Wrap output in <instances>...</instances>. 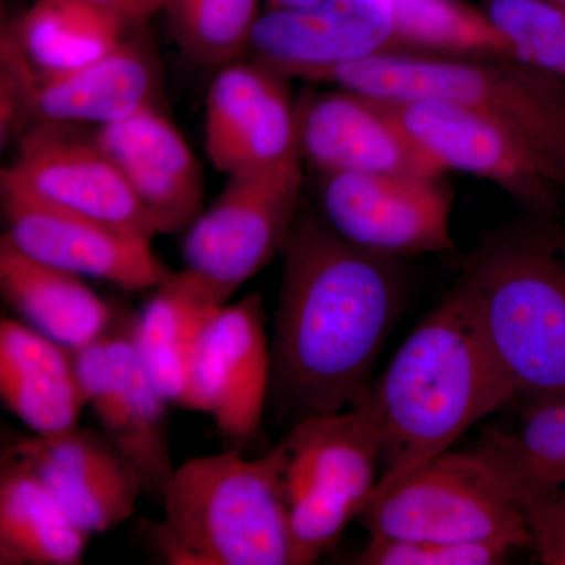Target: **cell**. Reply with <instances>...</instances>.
<instances>
[{"label":"cell","instance_id":"1","mask_svg":"<svg viewBox=\"0 0 565 565\" xmlns=\"http://www.w3.org/2000/svg\"><path fill=\"white\" fill-rule=\"evenodd\" d=\"M281 255L267 408L297 423L360 407L403 310L397 258L349 243L318 215L297 217Z\"/></svg>","mask_w":565,"mask_h":565},{"label":"cell","instance_id":"2","mask_svg":"<svg viewBox=\"0 0 565 565\" xmlns=\"http://www.w3.org/2000/svg\"><path fill=\"white\" fill-rule=\"evenodd\" d=\"M512 401L514 390L497 362L473 288L462 274L371 390L367 404L382 437V473L374 494L449 451L476 423Z\"/></svg>","mask_w":565,"mask_h":565},{"label":"cell","instance_id":"3","mask_svg":"<svg viewBox=\"0 0 565 565\" xmlns=\"http://www.w3.org/2000/svg\"><path fill=\"white\" fill-rule=\"evenodd\" d=\"M247 54L289 79L315 81L382 55L512 51L481 9L463 0H318L259 14Z\"/></svg>","mask_w":565,"mask_h":565},{"label":"cell","instance_id":"4","mask_svg":"<svg viewBox=\"0 0 565 565\" xmlns=\"http://www.w3.org/2000/svg\"><path fill=\"white\" fill-rule=\"evenodd\" d=\"M163 519L148 531L172 565H292L285 451L247 459L237 449L174 468Z\"/></svg>","mask_w":565,"mask_h":565},{"label":"cell","instance_id":"5","mask_svg":"<svg viewBox=\"0 0 565 565\" xmlns=\"http://www.w3.org/2000/svg\"><path fill=\"white\" fill-rule=\"evenodd\" d=\"M315 82L381 102H444L500 122L565 191V79L512 55L394 54L327 71Z\"/></svg>","mask_w":565,"mask_h":565},{"label":"cell","instance_id":"6","mask_svg":"<svg viewBox=\"0 0 565 565\" xmlns=\"http://www.w3.org/2000/svg\"><path fill=\"white\" fill-rule=\"evenodd\" d=\"M497 362L522 403L565 392V255L537 226H511L468 258Z\"/></svg>","mask_w":565,"mask_h":565},{"label":"cell","instance_id":"7","mask_svg":"<svg viewBox=\"0 0 565 565\" xmlns=\"http://www.w3.org/2000/svg\"><path fill=\"white\" fill-rule=\"evenodd\" d=\"M292 565L329 553L377 489L381 427L370 404L307 416L281 438Z\"/></svg>","mask_w":565,"mask_h":565},{"label":"cell","instance_id":"8","mask_svg":"<svg viewBox=\"0 0 565 565\" xmlns=\"http://www.w3.org/2000/svg\"><path fill=\"white\" fill-rule=\"evenodd\" d=\"M360 516L371 537L531 546L522 505L482 449L435 457Z\"/></svg>","mask_w":565,"mask_h":565},{"label":"cell","instance_id":"9","mask_svg":"<svg viewBox=\"0 0 565 565\" xmlns=\"http://www.w3.org/2000/svg\"><path fill=\"white\" fill-rule=\"evenodd\" d=\"M134 323L136 315L115 310L102 337L74 351V360L99 429L132 465L143 492L163 500L174 473L170 403L141 362Z\"/></svg>","mask_w":565,"mask_h":565},{"label":"cell","instance_id":"10","mask_svg":"<svg viewBox=\"0 0 565 565\" xmlns=\"http://www.w3.org/2000/svg\"><path fill=\"white\" fill-rule=\"evenodd\" d=\"M302 184V159L230 174L221 195L188 230L185 267L233 296L281 253L297 221Z\"/></svg>","mask_w":565,"mask_h":565},{"label":"cell","instance_id":"11","mask_svg":"<svg viewBox=\"0 0 565 565\" xmlns=\"http://www.w3.org/2000/svg\"><path fill=\"white\" fill-rule=\"evenodd\" d=\"M322 218L349 243L399 256L449 252L455 195L444 177L329 173L319 189Z\"/></svg>","mask_w":565,"mask_h":565},{"label":"cell","instance_id":"12","mask_svg":"<svg viewBox=\"0 0 565 565\" xmlns=\"http://www.w3.org/2000/svg\"><path fill=\"white\" fill-rule=\"evenodd\" d=\"M73 125L40 122L18 139L17 158L2 170L41 202L74 212L151 244L154 223L109 154Z\"/></svg>","mask_w":565,"mask_h":565},{"label":"cell","instance_id":"13","mask_svg":"<svg viewBox=\"0 0 565 565\" xmlns=\"http://www.w3.org/2000/svg\"><path fill=\"white\" fill-rule=\"evenodd\" d=\"M405 132L444 172L492 182L535 215L556 211L563 189L534 152L500 122L444 102H384Z\"/></svg>","mask_w":565,"mask_h":565},{"label":"cell","instance_id":"14","mask_svg":"<svg viewBox=\"0 0 565 565\" xmlns=\"http://www.w3.org/2000/svg\"><path fill=\"white\" fill-rule=\"evenodd\" d=\"M7 237L36 262L126 291L154 289L170 273L151 244L110 226L41 202L0 174Z\"/></svg>","mask_w":565,"mask_h":565},{"label":"cell","instance_id":"15","mask_svg":"<svg viewBox=\"0 0 565 565\" xmlns=\"http://www.w3.org/2000/svg\"><path fill=\"white\" fill-rule=\"evenodd\" d=\"M288 79L253 61L222 66L204 115V147L218 172H264L302 159Z\"/></svg>","mask_w":565,"mask_h":565},{"label":"cell","instance_id":"16","mask_svg":"<svg viewBox=\"0 0 565 565\" xmlns=\"http://www.w3.org/2000/svg\"><path fill=\"white\" fill-rule=\"evenodd\" d=\"M270 340L262 294H250L214 316L191 366V411L214 419L236 444L262 429L270 393Z\"/></svg>","mask_w":565,"mask_h":565},{"label":"cell","instance_id":"17","mask_svg":"<svg viewBox=\"0 0 565 565\" xmlns=\"http://www.w3.org/2000/svg\"><path fill=\"white\" fill-rule=\"evenodd\" d=\"M39 476L70 519L88 535L114 530L136 512L143 486L102 429L20 438L9 449Z\"/></svg>","mask_w":565,"mask_h":565},{"label":"cell","instance_id":"18","mask_svg":"<svg viewBox=\"0 0 565 565\" xmlns=\"http://www.w3.org/2000/svg\"><path fill=\"white\" fill-rule=\"evenodd\" d=\"M300 156L322 174L445 172L381 99L337 87L297 106Z\"/></svg>","mask_w":565,"mask_h":565},{"label":"cell","instance_id":"19","mask_svg":"<svg viewBox=\"0 0 565 565\" xmlns=\"http://www.w3.org/2000/svg\"><path fill=\"white\" fill-rule=\"evenodd\" d=\"M95 139L120 169L159 234L191 228L204 211L202 169L188 141L158 107L147 106L99 126Z\"/></svg>","mask_w":565,"mask_h":565},{"label":"cell","instance_id":"20","mask_svg":"<svg viewBox=\"0 0 565 565\" xmlns=\"http://www.w3.org/2000/svg\"><path fill=\"white\" fill-rule=\"evenodd\" d=\"M159 79L158 55L150 40L134 31L98 61L62 76L40 77L31 126L57 122L99 128L120 121L156 106Z\"/></svg>","mask_w":565,"mask_h":565},{"label":"cell","instance_id":"21","mask_svg":"<svg viewBox=\"0 0 565 565\" xmlns=\"http://www.w3.org/2000/svg\"><path fill=\"white\" fill-rule=\"evenodd\" d=\"M136 315L134 337L145 367L170 404L191 411V366L204 330L232 294L195 270L169 273Z\"/></svg>","mask_w":565,"mask_h":565},{"label":"cell","instance_id":"22","mask_svg":"<svg viewBox=\"0 0 565 565\" xmlns=\"http://www.w3.org/2000/svg\"><path fill=\"white\" fill-rule=\"evenodd\" d=\"M0 396L41 437L77 426L87 408L74 351L7 318L0 322Z\"/></svg>","mask_w":565,"mask_h":565},{"label":"cell","instance_id":"23","mask_svg":"<svg viewBox=\"0 0 565 565\" xmlns=\"http://www.w3.org/2000/svg\"><path fill=\"white\" fill-rule=\"evenodd\" d=\"M0 291L28 326L70 351L102 337L115 316L79 275L36 262L6 234L0 237Z\"/></svg>","mask_w":565,"mask_h":565},{"label":"cell","instance_id":"24","mask_svg":"<svg viewBox=\"0 0 565 565\" xmlns=\"http://www.w3.org/2000/svg\"><path fill=\"white\" fill-rule=\"evenodd\" d=\"M0 471V564H81L90 535L20 457L7 452Z\"/></svg>","mask_w":565,"mask_h":565},{"label":"cell","instance_id":"25","mask_svg":"<svg viewBox=\"0 0 565 565\" xmlns=\"http://www.w3.org/2000/svg\"><path fill=\"white\" fill-rule=\"evenodd\" d=\"M17 24L41 77L62 76L98 61L134 32L87 0H35Z\"/></svg>","mask_w":565,"mask_h":565},{"label":"cell","instance_id":"26","mask_svg":"<svg viewBox=\"0 0 565 565\" xmlns=\"http://www.w3.org/2000/svg\"><path fill=\"white\" fill-rule=\"evenodd\" d=\"M520 481L565 490V392L523 403L512 433H494L481 446Z\"/></svg>","mask_w":565,"mask_h":565},{"label":"cell","instance_id":"27","mask_svg":"<svg viewBox=\"0 0 565 565\" xmlns=\"http://www.w3.org/2000/svg\"><path fill=\"white\" fill-rule=\"evenodd\" d=\"M169 29L185 58L225 66L247 54L259 0H169Z\"/></svg>","mask_w":565,"mask_h":565},{"label":"cell","instance_id":"28","mask_svg":"<svg viewBox=\"0 0 565 565\" xmlns=\"http://www.w3.org/2000/svg\"><path fill=\"white\" fill-rule=\"evenodd\" d=\"M479 9L515 58L565 79V10L544 0H484Z\"/></svg>","mask_w":565,"mask_h":565},{"label":"cell","instance_id":"29","mask_svg":"<svg viewBox=\"0 0 565 565\" xmlns=\"http://www.w3.org/2000/svg\"><path fill=\"white\" fill-rule=\"evenodd\" d=\"M512 548L479 542L415 541L371 537L356 556L362 565H497L508 563Z\"/></svg>","mask_w":565,"mask_h":565},{"label":"cell","instance_id":"30","mask_svg":"<svg viewBox=\"0 0 565 565\" xmlns=\"http://www.w3.org/2000/svg\"><path fill=\"white\" fill-rule=\"evenodd\" d=\"M40 73L22 46L17 20L7 22L0 35V143L20 139L31 126L33 96Z\"/></svg>","mask_w":565,"mask_h":565},{"label":"cell","instance_id":"31","mask_svg":"<svg viewBox=\"0 0 565 565\" xmlns=\"http://www.w3.org/2000/svg\"><path fill=\"white\" fill-rule=\"evenodd\" d=\"M494 465L522 505L531 546H534L541 563L565 565V490L527 484L505 473L500 465Z\"/></svg>","mask_w":565,"mask_h":565},{"label":"cell","instance_id":"32","mask_svg":"<svg viewBox=\"0 0 565 565\" xmlns=\"http://www.w3.org/2000/svg\"><path fill=\"white\" fill-rule=\"evenodd\" d=\"M120 20L129 29H141L158 11L166 10L169 0H87Z\"/></svg>","mask_w":565,"mask_h":565},{"label":"cell","instance_id":"33","mask_svg":"<svg viewBox=\"0 0 565 565\" xmlns=\"http://www.w3.org/2000/svg\"><path fill=\"white\" fill-rule=\"evenodd\" d=\"M318 0H267V9H294V7L311 6Z\"/></svg>","mask_w":565,"mask_h":565},{"label":"cell","instance_id":"34","mask_svg":"<svg viewBox=\"0 0 565 565\" xmlns=\"http://www.w3.org/2000/svg\"><path fill=\"white\" fill-rule=\"evenodd\" d=\"M544 2L552 3V6L559 7V9L565 10V0H544Z\"/></svg>","mask_w":565,"mask_h":565}]
</instances>
